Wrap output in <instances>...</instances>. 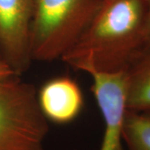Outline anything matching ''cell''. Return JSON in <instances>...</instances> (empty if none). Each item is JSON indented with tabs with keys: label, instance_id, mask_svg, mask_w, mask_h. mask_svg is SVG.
Instances as JSON below:
<instances>
[{
	"label": "cell",
	"instance_id": "cell-2",
	"mask_svg": "<svg viewBox=\"0 0 150 150\" xmlns=\"http://www.w3.org/2000/svg\"><path fill=\"white\" fill-rule=\"evenodd\" d=\"M101 1L33 0V61L61 59L84 31Z\"/></svg>",
	"mask_w": 150,
	"mask_h": 150
},
{
	"label": "cell",
	"instance_id": "cell-8",
	"mask_svg": "<svg viewBox=\"0 0 150 150\" xmlns=\"http://www.w3.org/2000/svg\"><path fill=\"white\" fill-rule=\"evenodd\" d=\"M123 141L128 150H150V112L126 110Z\"/></svg>",
	"mask_w": 150,
	"mask_h": 150
},
{
	"label": "cell",
	"instance_id": "cell-7",
	"mask_svg": "<svg viewBox=\"0 0 150 150\" xmlns=\"http://www.w3.org/2000/svg\"><path fill=\"white\" fill-rule=\"evenodd\" d=\"M125 93L127 110L150 112V45L125 71Z\"/></svg>",
	"mask_w": 150,
	"mask_h": 150
},
{
	"label": "cell",
	"instance_id": "cell-4",
	"mask_svg": "<svg viewBox=\"0 0 150 150\" xmlns=\"http://www.w3.org/2000/svg\"><path fill=\"white\" fill-rule=\"evenodd\" d=\"M33 0H0V57L18 76L32 62Z\"/></svg>",
	"mask_w": 150,
	"mask_h": 150
},
{
	"label": "cell",
	"instance_id": "cell-6",
	"mask_svg": "<svg viewBox=\"0 0 150 150\" xmlns=\"http://www.w3.org/2000/svg\"><path fill=\"white\" fill-rule=\"evenodd\" d=\"M38 103L48 122L71 123L83 109V96L79 84L69 77L62 76L46 82L38 91Z\"/></svg>",
	"mask_w": 150,
	"mask_h": 150
},
{
	"label": "cell",
	"instance_id": "cell-1",
	"mask_svg": "<svg viewBox=\"0 0 150 150\" xmlns=\"http://www.w3.org/2000/svg\"><path fill=\"white\" fill-rule=\"evenodd\" d=\"M147 0H102L84 31L60 59L87 74L125 72L148 45Z\"/></svg>",
	"mask_w": 150,
	"mask_h": 150
},
{
	"label": "cell",
	"instance_id": "cell-11",
	"mask_svg": "<svg viewBox=\"0 0 150 150\" xmlns=\"http://www.w3.org/2000/svg\"><path fill=\"white\" fill-rule=\"evenodd\" d=\"M0 60H2V59H1V57H0ZM2 61H3V60H2Z\"/></svg>",
	"mask_w": 150,
	"mask_h": 150
},
{
	"label": "cell",
	"instance_id": "cell-3",
	"mask_svg": "<svg viewBox=\"0 0 150 150\" xmlns=\"http://www.w3.org/2000/svg\"><path fill=\"white\" fill-rule=\"evenodd\" d=\"M20 77L0 80V150H45L49 122L36 88Z\"/></svg>",
	"mask_w": 150,
	"mask_h": 150
},
{
	"label": "cell",
	"instance_id": "cell-9",
	"mask_svg": "<svg viewBox=\"0 0 150 150\" xmlns=\"http://www.w3.org/2000/svg\"><path fill=\"white\" fill-rule=\"evenodd\" d=\"M18 75L5 62L0 60V80Z\"/></svg>",
	"mask_w": 150,
	"mask_h": 150
},
{
	"label": "cell",
	"instance_id": "cell-10",
	"mask_svg": "<svg viewBox=\"0 0 150 150\" xmlns=\"http://www.w3.org/2000/svg\"><path fill=\"white\" fill-rule=\"evenodd\" d=\"M148 1V11H147V22H146V35L148 45H150V0Z\"/></svg>",
	"mask_w": 150,
	"mask_h": 150
},
{
	"label": "cell",
	"instance_id": "cell-5",
	"mask_svg": "<svg viewBox=\"0 0 150 150\" xmlns=\"http://www.w3.org/2000/svg\"><path fill=\"white\" fill-rule=\"evenodd\" d=\"M93 92L103 118L104 131L100 150H123V124L126 112L125 72L88 73Z\"/></svg>",
	"mask_w": 150,
	"mask_h": 150
}]
</instances>
